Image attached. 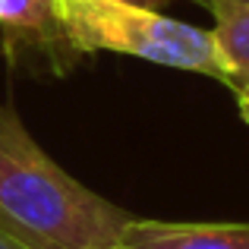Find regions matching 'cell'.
I'll use <instances>...</instances> for the list:
<instances>
[{"mask_svg": "<svg viewBox=\"0 0 249 249\" xmlns=\"http://www.w3.org/2000/svg\"><path fill=\"white\" fill-rule=\"evenodd\" d=\"M133 214L67 174L0 104V231L25 249H117Z\"/></svg>", "mask_w": 249, "mask_h": 249, "instance_id": "cell-1", "label": "cell"}, {"mask_svg": "<svg viewBox=\"0 0 249 249\" xmlns=\"http://www.w3.org/2000/svg\"><path fill=\"white\" fill-rule=\"evenodd\" d=\"M57 22L73 54H123L221 82L212 32L123 0H54Z\"/></svg>", "mask_w": 249, "mask_h": 249, "instance_id": "cell-2", "label": "cell"}, {"mask_svg": "<svg viewBox=\"0 0 249 249\" xmlns=\"http://www.w3.org/2000/svg\"><path fill=\"white\" fill-rule=\"evenodd\" d=\"M0 51L10 63L29 54L44 57L60 73L76 60L57 22L54 0H0Z\"/></svg>", "mask_w": 249, "mask_h": 249, "instance_id": "cell-3", "label": "cell"}, {"mask_svg": "<svg viewBox=\"0 0 249 249\" xmlns=\"http://www.w3.org/2000/svg\"><path fill=\"white\" fill-rule=\"evenodd\" d=\"M117 249H249V224H186L129 218Z\"/></svg>", "mask_w": 249, "mask_h": 249, "instance_id": "cell-4", "label": "cell"}, {"mask_svg": "<svg viewBox=\"0 0 249 249\" xmlns=\"http://www.w3.org/2000/svg\"><path fill=\"white\" fill-rule=\"evenodd\" d=\"M212 13V41L221 63V85H227L249 123V6L243 3H208Z\"/></svg>", "mask_w": 249, "mask_h": 249, "instance_id": "cell-5", "label": "cell"}, {"mask_svg": "<svg viewBox=\"0 0 249 249\" xmlns=\"http://www.w3.org/2000/svg\"><path fill=\"white\" fill-rule=\"evenodd\" d=\"M123 3H136V6H148V10H161L170 0H123Z\"/></svg>", "mask_w": 249, "mask_h": 249, "instance_id": "cell-6", "label": "cell"}, {"mask_svg": "<svg viewBox=\"0 0 249 249\" xmlns=\"http://www.w3.org/2000/svg\"><path fill=\"white\" fill-rule=\"evenodd\" d=\"M0 249H25V246H22V243H16L13 237H6V233L0 231Z\"/></svg>", "mask_w": 249, "mask_h": 249, "instance_id": "cell-7", "label": "cell"}, {"mask_svg": "<svg viewBox=\"0 0 249 249\" xmlns=\"http://www.w3.org/2000/svg\"><path fill=\"white\" fill-rule=\"evenodd\" d=\"M202 6H208V3H243V6H249V0H199Z\"/></svg>", "mask_w": 249, "mask_h": 249, "instance_id": "cell-8", "label": "cell"}]
</instances>
